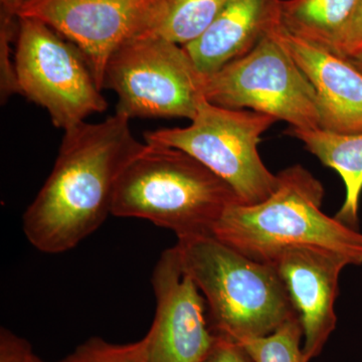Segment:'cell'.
<instances>
[{"label": "cell", "mask_w": 362, "mask_h": 362, "mask_svg": "<svg viewBox=\"0 0 362 362\" xmlns=\"http://www.w3.org/2000/svg\"><path fill=\"white\" fill-rule=\"evenodd\" d=\"M116 112L101 123L65 131L51 175L23 214L25 237L45 254H61L96 232L112 214L123 171L146 146Z\"/></svg>", "instance_id": "1"}, {"label": "cell", "mask_w": 362, "mask_h": 362, "mask_svg": "<svg viewBox=\"0 0 362 362\" xmlns=\"http://www.w3.org/2000/svg\"><path fill=\"white\" fill-rule=\"evenodd\" d=\"M277 175V188L265 201L228 207L214 226V237L261 263L303 247L362 265V233L321 211L322 183L301 165Z\"/></svg>", "instance_id": "2"}, {"label": "cell", "mask_w": 362, "mask_h": 362, "mask_svg": "<svg viewBox=\"0 0 362 362\" xmlns=\"http://www.w3.org/2000/svg\"><path fill=\"white\" fill-rule=\"evenodd\" d=\"M237 202L232 187L189 154L146 143L118 181L112 214L151 221L180 239L213 235Z\"/></svg>", "instance_id": "3"}, {"label": "cell", "mask_w": 362, "mask_h": 362, "mask_svg": "<svg viewBox=\"0 0 362 362\" xmlns=\"http://www.w3.org/2000/svg\"><path fill=\"white\" fill-rule=\"evenodd\" d=\"M181 263L206 300L211 330L240 343L266 337L296 314L277 271L213 235L177 239Z\"/></svg>", "instance_id": "4"}, {"label": "cell", "mask_w": 362, "mask_h": 362, "mask_svg": "<svg viewBox=\"0 0 362 362\" xmlns=\"http://www.w3.org/2000/svg\"><path fill=\"white\" fill-rule=\"evenodd\" d=\"M277 122L247 109H228L204 99L189 126L145 133L147 144L180 149L228 183L240 204L268 199L278 185L259 154L261 136Z\"/></svg>", "instance_id": "5"}, {"label": "cell", "mask_w": 362, "mask_h": 362, "mask_svg": "<svg viewBox=\"0 0 362 362\" xmlns=\"http://www.w3.org/2000/svg\"><path fill=\"white\" fill-rule=\"evenodd\" d=\"M206 76L182 45L148 33L124 44L109 59L103 89L118 96L116 112L128 118L197 115Z\"/></svg>", "instance_id": "6"}, {"label": "cell", "mask_w": 362, "mask_h": 362, "mask_svg": "<svg viewBox=\"0 0 362 362\" xmlns=\"http://www.w3.org/2000/svg\"><path fill=\"white\" fill-rule=\"evenodd\" d=\"M14 66L21 95L45 108L68 131L108 107L77 45L42 21L18 18Z\"/></svg>", "instance_id": "7"}, {"label": "cell", "mask_w": 362, "mask_h": 362, "mask_svg": "<svg viewBox=\"0 0 362 362\" xmlns=\"http://www.w3.org/2000/svg\"><path fill=\"white\" fill-rule=\"evenodd\" d=\"M276 30L246 56L206 76L204 96L225 108L267 114L290 128L318 129L316 90L278 40Z\"/></svg>", "instance_id": "8"}, {"label": "cell", "mask_w": 362, "mask_h": 362, "mask_svg": "<svg viewBox=\"0 0 362 362\" xmlns=\"http://www.w3.org/2000/svg\"><path fill=\"white\" fill-rule=\"evenodd\" d=\"M162 0H26L18 18L42 21L77 45L103 90L112 54L129 40L153 33Z\"/></svg>", "instance_id": "9"}, {"label": "cell", "mask_w": 362, "mask_h": 362, "mask_svg": "<svg viewBox=\"0 0 362 362\" xmlns=\"http://www.w3.org/2000/svg\"><path fill=\"white\" fill-rule=\"evenodd\" d=\"M156 317L146 337L147 362H202L218 337L199 287L181 263L177 247L165 250L152 275Z\"/></svg>", "instance_id": "10"}, {"label": "cell", "mask_w": 362, "mask_h": 362, "mask_svg": "<svg viewBox=\"0 0 362 362\" xmlns=\"http://www.w3.org/2000/svg\"><path fill=\"white\" fill-rule=\"evenodd\" d=\"M270 265L277 271L303 330V351L308 361L320 356L337 328L335 314L340 273L349 266L329 252L291 247Z\"/></svg>", "instance_id": "11"}, {"label": "cell", "mask_w": 362, "mask_h": 362, "mask_svg": "<svg viewBox=\"0 0 362 362\" xmlns=\"http://www.w3.org/2000/svg\"><path fill=\"white\" fill-rule=\"evenodd\" d=\"M281 44L316 90L320 128L339 134L362 132V71L327 47L297 37L282 25Z\"/></svg>", "instance_id": "12"}, {"label": "cell", "mask_w": 362, "mask_h": 362, "mask_svg": "<svg viewBox=\"0 0 362 362\" xmlns=\"http://www.w3.org/2000/svg\"><path fill=\"white\" fill-rule=\"evenodd\" d=\"M282 0H230L206 32L185 45L204 76L246 56L281 25Z\"/></svg>", "instance_id": "13"}, {"label": "cell", "mask_w": 362, "mask_h": 362, "mask_svg": "<svg viewBox=\"0 0 362 362\" xmlns=\"http://www.w3.org/2000/svg\"><path fill=\"white\" fill-rule=\"evenodd\" d=\"M288 135L303 142L305 148L342 178L346 197L335 218L358 230L362 192V132L339 134L323 129H288Z\"/></svg>", "instance_id": "14"}, {"label": "cell", "mask_w": 362, "mask_h": 362, "mask_svg": "<svg viewBox=\"0 0 362 362\" xmlns=\"http://www.w3.org/2000/svg\"><path fill=\"white\" fill-rule=\"evenodd\" d=\"M358 0H282L281 25L332 51Z\"/></svg>", "instance_id": "15"}, {"label": "cell", "mask_w": 362, "mask_h": 362, "mask_svg": "<svg viewBox=\"0 0 362 362\" xmlns=\"http://www.w3.org/2000/svg\"><path fill=\"white\" fill-rule=\"evenodd\" d=\"M230 0H162L153 33L185 47L201 37Z\"/></svg>", "instance_id": "16"}, {"label": "cell", "mask_w": 362, "mask_h": 362, "mask_svg": "<svg viewBox=\"0 0 362 362\" xmlns=\"http://www.w3.org/2000/svg\"><path fill=\"white\" fill-rule=\"evenodd\" d=\"M254 362H309L303 351V330L297 314L266 337L239 343Z\"/></svg>", "instance_id": "17"}, {"label": "cell", "mask_w": 362, "mask_h": 362, "mask_svg": "<svg viewBox=\"0 0 362 362\" xmlns=\"http://www.w3.org/2000/svg\"><path fill=\"white\" fill-rule=\"evenodd\" d=\"M62 362H147L144 339L113 344L102 338H90Z\"/></svg>", "instance_id": "18"}, {"label": "cell", "mask_w": 362, "mask_h": 362, "mask_svg": "<svg viewBox=\"0 0 362 362\" xmlns=\"http://www.w3.org/2000/svg\"><path fill=\"white\" fill-rule=\"evenodd\" d=\"M332 52L349 59L362 52V0H358L354 13L344 26Z\"/></svg>", "instance_id": "19"}, {"label": "cell", "mask_w": 362, "mask_h": 362, "mask_svg": "<svg viewBox=\"0 0 362 362\" xmlns=\"http://www.w3.org/2000/svg\"><path fill=\"white\" fill-rule=\"evenodd\" d=\"M28 340L6 328L0 330V362H42Z\"/></svg>", "instance_id": "20"}, {"label": "cell", "mask_w": 362, "mask_h": 362, "mask_svg": "<svg viewBox=\"0 0 362 362\" xmlns=\"http://www.w3.org/2000/svg\"><path fill=\"white\" fill-rule=\"evenodd\" d=\"M202 362H254L239 343L218 337L213 349Z\"/></svg>", "instance_id": "21"}, {"label": "cell", "mask_w": 362, "mask_h": 362, "mask_svg": "<svg viewBox=\"0 0 362 362\" xmlns=\"http://www.w3.org/2000/svg\"><path fill=\"white\" fill-rule=\"evenodd\" d=\"M25 1L26 0H0V13L18 16V9Z\"/></svg>", "instance_id": "22"}, {"label": "cell", "mask_w": 362, "mask_h": 362, "mask_svg": "<svg viewBox=\"0 0 362 362\" xmlns=\"http://www.w3.org/2000/svg\"><path fill=\"white\" fill-rule=\"evenodd\" d=\"M352 65L356 66L359 71H362V52L356 57L349 59Z\"/></svg>", "instance_id": "23"}, {"label": "cell", "mask_w": 362, "mask_h": 362, "mask_svg": "<svg viewBox=\"0 0 362 362\" xmlns=\"http://www.w3.org/2000/svg\"><path fill=\"white\" fill-rule=\"evenodd\" d=\"M42 362H44V361H42ZM62 362V361H61Z\"/></svg>", "instance_id": "24"}]
</instances>
